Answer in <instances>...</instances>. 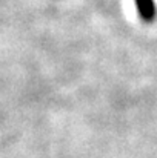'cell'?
<instances>
[{
	"mask_svg": "<svg viewBox=\"0 0 157 158\" xmlns=\"http://www.w3.org/2000/svg\"><path fill=\"white\" fill-rule=\"evenodd\" d=\"M137 5V11L140 14L142 19L145 20H153L156 15V6L153 0H136Z\"/></svg>",
	"mask_w": 157,
	"mask_h": 158,
	"instance_id": "obj_1",
	"label": "cell"
}]
</instances>
